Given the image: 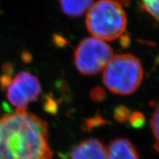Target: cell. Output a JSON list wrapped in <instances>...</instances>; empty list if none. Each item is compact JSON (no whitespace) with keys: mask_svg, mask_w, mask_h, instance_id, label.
I'll list each match as a JSON object with an SVG mask.
<instances>
[{"mask_svg":"<svg viewBox=\"0 0 159 159\" xmlns=\"http://www.w3.org/2000/svg\"><path fill=\"white\" fill-rule=\"evenodd\" d=\"M48 125L26 110L0 116V159H52Z\"/></svg>","mask_w":159,"mask_h":159,"instance_id":"cell-1","label":"cell"},{"mask_svg":"<svg viewBox=\"0 0 159 159\" xmlns=\"http://www.w3.org/2000/svg\"><path fill=\"white\" fill-rule=\"evenodd\" d=\"M85 24L89 33L103 41H114L124 34L127 16L115 0H98L86 12Z\"/></svg>","mask_w":159,"mask_h":159,"instance_id":"cell-2","label":"cell"},{"mask_svg":"<svg viewBox=\"0 0 159 159\" xmlns=\"http://www.w3.org/2000/svg\"><path fill=\"white\" fill-rule=\"evenodd\" d=\"M144 71L139 60L130 54L114 55L103 69V83L115 94L129 95L142 83Z\"/></svg>","mask_w":159,"mask_h":159,"instance_id":"cell-3","label":"cell"},{"mask_svg":"<svg viewBox=\"0 0 159 159\" xmlns=\"http://www.w3.org/2000/svg\"><path fill=\"white\" fill-rule=\"evenodd\" d=\"M113 56L114 51L105 41L85 38L75 49L74 64L81 74L91 76L102 71Z\"/></svg>","mask_w":159,"mask_h":159,"instance_id":"cell-4","label":"cell"},{"mask_svg":"<svg viewBox=\"0 0 159 159\" xmlns=\"http://www.w3.org/2000/svg\"><path fill=\"white\" fill-rule=\"evenodd\" d=\"M6 89L7 100L16 110H26L28 104L39 98L41 91L39 79L27 71L16 75Z\"/></svg>","mask_w":159,"mask_h":159,"instance_id":"cell-5","label":"cell"},{"mask_svg":"<svg viewBox=\"0 0 159 159\" xmlns=\"http://www.w3.org/2000/svg\"><path fill=\"white\" fill-rule=\"evenodd\" d=\"M71 159H108V150L99 139H88L73 149Z\"/></svg>","mask_w":159,"mask_h":159,"instance_id":"cell-6","label":"cell"},{"mask_svg":"<svg viewBox=\"0 0 159 159\" xmlns=\"http://www.w3.org/2000/svg\"><path fill=\"white\" fill-rule=\"evenodd\" d=\"M107 150L108 159H139L136 148L128 139L119 138L111 141Z\"/></svg>","mask_w":159,"mask_h":159,"instance_id":"cell-7","label":"cell"},{"mask_svg":"<svg viewBox=\"0 0 159 159\" xmlns=\"http://www.w3.org/2000/svg\"><path fill=\"white\" fill-rule=\"evenodd\" d=\"M65 14L71 17H79L88 11L93 5L92 0H58Z\"/></svg>","mask_w":159,"mask_h":159,"instance_id":"cell-8","label":"cell"},{"mask_svg":"<svg viewBox=\"0 0 159 159\" xmlns=\"http://www.w3.org/2000/svg\"><path fill=\"white\" fill-rule=\"evenodd\" d=\"M142 9L152 16L158 21V0H141Z\"/></svg>","mask_w":159,"mask_h":159,"instance_id":"cell-9","label":"cell"},{"mask_svg":"<svg viewBox=\"0 0 159 159\" xmlns=\"http://www.w3.org/2000/svg\"><path fill=\"white\" fill-rule=\"evenodd\" d=\"M150 126L152 129V134H153L155 140L154 148L157 152L158 151V105L156 106V110L152 114V116L150 119Z\"/></svg>","mask_w":159,"mask_h":159,"instance_id":"cell-10","label":"cell"},{"mask_svg":"<svg viewBox=\"0 0 159 159\" xmlns=\"http://www.w3.org/2000/svg\"><path fill=\"white\" fill-rule=\"evenodd\" d=\"M130 124L134 128H142L145 124V116L140 111H135L130 114L128 119Z\"/></svg>","mask_w":159,"mask_h":159,"instance_id":"cell-11","label":"cell"},{"mask_svg":"<svg viewBox=\"0 0 159 159\" xmlns=\"http://www.w3.org/2000/svg\"><path fill=\"white\" fill-rule=\"evenodd\" d=\"M130 110L128 108L124 105L118 106L114 110V116L116 121L119 122H125L127 120H128L129 116H130Z\"/></svg>","mask_w":159,"mask_h":159,"instance_id":"cell-12","label":"cell"},{"mask_svg":"<svg viewBox=\"0 0 159 159\" xmlns=\"http://www.w3.org/2000/svg\"><path fill=\"white\" fill-rule=\"evenodd\" d=\"M107 123V121L105 120L102 116H96L94 118H91L89 119H87L86 122L83 125V130H90L94 127L99 126L101 125H105Z\"/></svg>","mask_w":159,"mask_h":159,"instance_id":"cell-13","label":"cell"},{"mask_svg":"<svg viewBox=\"0 0 159 159\" xmlns=\"http://www.w3.org/2000/svg\"><path fill=\"white\" fill-rule=\"evenodd\" d=\"M106 97L105 91L101 87H95L91 91L90 97L95 102H100Z\"/></svg>","mask_w":159,"mask_h":159,"instance_id":"cell-14","label":"cell"},{"mask_svg":"<svg viewBox=\"0 0 159 159\" xmlns=\"http://www.w3.org/2000/svg\"><path fill=\"white\" fill-rule=\"evenodd\" d=\"M43 105H44V109L46 111H47L48 113L55 114L57 110V105L55 101L53 100V99L49 96L46 97Z\"/></svg>","mask_w":159,"mask_h":159,"instance_id":"cell-15","label":"cell"},{"mask_svg":"<svg viewBox=\"0 0 159 159\" xmlns=\"http://www.w3.org/2000/svg\"><path fill=\"white\" fill-rule=\"evenodd\" d=\"M54 41L57 46H64L66 44L65 39L60 36V35H55Z\"/></svg>","mask_w":159,"mask_h":159,"instance_id":"cell-16","label":"cell"},{"mask_svg":"<svg viewBox=\"0 0 159 159\" xmlns=\"http://www.w3.org/2000/svg\"><path fill=\"white\" fill-rule=\"evenodd\" d=\"M121 44L123 47H127V46L129 45V43H130V39H129V37L128 35H121Z\"/></svg>","mask_w":159,"mask_h":159,"instance_id":"cell-17","label":"cell"},{"mask_svg":"<svg viewBox=\"0 0 159 159\" xmlns=\"http://www.w3.org/2000/svg\"><path fill=\"white\" fill-rule=\"evenodd\" d=\"M115 1L122 6H128L130 5L131 0H115Z\"/></svg>","mask_w":159,"mask_h":159,"instance_id":"cell-18","label":"cell"}]
</instances>
